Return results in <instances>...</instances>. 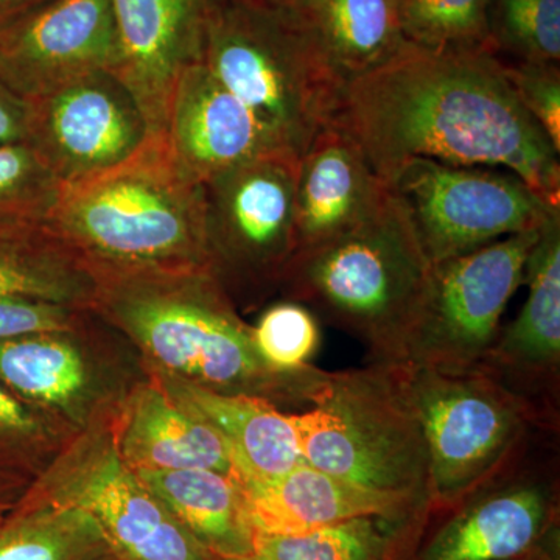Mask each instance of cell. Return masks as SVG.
I'll list each match as a JSON object with an SVG mask.
<instances>
[{
    "mask_svg": "<svg viewBox=\"0 0 560 560\" xmlns=\"http://www.w3.org/2000/svg\"><path fill=\"white\" fill-rule=\"evenodd\" d=\"M330 124L355 140L388 184L410 160L501 168L560 208L559 153L523 108L499 55L408 43L342 91Z\"/></svg>",
    "mask_w": 560,
    "mask_h": 560,
    "instance_id": "1",
    "label": "cell"
},
{
    "mask_svg": "<svg viewBox=\"0 0 560 560\" xmlns=\"http://www.w3.org/2000/svg\"><path fill=\"white\" fill-rule=\"evenodd\" d=\"M46 223L90 270H210L205 184L165 136H149L109 171L61 186Z\"/></svg>",
    "mask_w": 560,
    "mask_h": 560,
    "instance_id": "2",
    "label": "cell"
},
{
    "mask_svg": "<svg viewBox=\"0 0 560 560\" xmlns=\"http://www.w3.org/2000/svg\"><path fill=\"white\" fill-rule=\"evenodd\" d=\"M108 308L162 366L224 394L311 404L327 372L272 370L210 270H91Z\"/></svg>",
    "mask_w": 560,
    "mask_h": 560,
    "instance_id": "3",
    "label": "cell"
},
{
    "mask_svg": "<svg viewBox=\"0 0 560 560\" xmlns=\"http://www.w3.org/2000/svg\"><path fill=\"white\" fill-rule=\"evenodd\" d=\"M430 268L410 213L389 187L359 226L298 250L283 278L294 302L363 342L372 363L396 364Z\"/></svg>",
    "mask_w": 560,
    "mask_h": 560,
    "instance_id": "4",
    "label": "cell"
},
{
    "mask_svg": "<svg viewBox=\"0 0 560 560\" xmlns=\"http://www.w3.org/2000/svg\"><path fill=\"white\" fill-rule=\"evenodd\" d=\"M200 61L298 158L334 119L345 91L302 18L242 0H210Z\"/></svg>",
    "mask_w": 560,
    "mask_h": 560,
    "instance_id": "5",
    "label": "cell"
},
{
    "mask_svg": "<svg viewBox=\"0 0 560 560\" xmlns=\"http://www.w3.org/2000/svg\"><path fill=\"white\" fill-rule=\"evenodd\" d=\"M290 419L308 466L430 510L429 453L404 364L327 372Z\"/></svg>",
    "mask_w": 560,
    "mask_h": 560,
    "instance_id": "6",
    "label": "cell"
},
{
    "mask_svg": "<svg viewBox=\"0 0 560 560\" xmlns=\"http://www.w3.org/2000/svg\"><path fill=\"white\" fill-rule=\"evenodd\" d=\"M404 366L429 453L430 511L455 508L503 469L540 415L481 368Z\"/></svg>",
    "mask_w": 560,
    "mask_h": 560,
    "instance_id": "7",
    "label": "cell"
},
{
    "mask_svg": "<svg viewBox=\"0 0 560 560\" xmlns=\"http://www.w3.org/2000/svg\"><path fill=\"white\" fill-rule=\"evenodd\" d=\"M539 232L510 235L431 264L399 363L438 371L480 366L500 335L501 315L525 282Z\"/></svg>",
    "mask_w": 560,
    "mask_h": 560,
    "instance_id": "8",
    "label": "cell"
},
{
    "mask_svg": "<svg viewBox=\"0 0 560 560\" xmlns=\"http://www.w3.org/2000/svg\"><path fill=\"white\" fill-rule=\"evenodd\" d=\"M388 186L404 202L430 264L537 231L560 212L515 173L410 160Z\"/></svg>",
    "mask_w": 560,
    "mask_h": 560,
    "instance_id": "9",
    "label": "cell"
},
{
    "mask_svg": "<svg viewBox=\"0 0 560 560\" xmlns=\"http://www.w3.org/2000/svg\"><path fill=\"white\" fill-rule=\"evenodd\" d=\"M300 158L265 154L205 184L210 270L285 276L298 250Z\"/></svg>",
    "mask_w": 560,
    "mask_h": 560,
    "instance_id": "10",
    "label": "cell"
},
{
    "mask_svg": "<svg viewBox=\"0 0 560 560\" xmlns=\"http://www.w3.org/2000/svg\"><path fill=\"white\" fill-rule=\"evenodd\" d=\"M28 103L25 143L61 186L130 160L150 136L135 95L110 70L81 77Z\"/></svg>",
    "mask_w": 560,
    "mask_h": 560,
    "instance_id": "11",
    "label": "cell"
},
{
    "mask_svg": "<svg viewBox=\"0 0 560 560\" xmlns=\"http://www.w3.org/2000/svg\"><path fill=\"white\" fill-rule=\"evenodd\" d=\"M119 62L110 0H47L0 31V80L27 102Z\"/></svg>",
    "mask_w": 560,
    "mask_h": 560,
    "instance_id": "12",
    "label": "cell"
},
{
    "mask_svg": "<svg viewBox=\"0 0 560 560\" xmlns=\"http://www.w3.org/2000/svg\"><path fill=\"white\" fill-rule=\"evenodd\" d=\"M50 499L90 514L121 560H220L184 528L117 447L81 463Z\"/></svg>",
    "mask_w": 560,
    "mask_h": 560,
    "instance_id": "13",
    "label": "cell"
},
{
    "mask_svg": "<svg viewBox=\"0 0 560 560\" xmlns=\"http://www.w3.org/2000/svg\"><path fill=\"white\" fill-rule=\"evenodd\" d=\"M120 39L116 75L142 109L150 136H165L183 70L201 60L210 0H110Z\"/></svg>",
    "mask_w": 560,
    "mask_h": 560,
    "instance_id": "14",
    "label": "cell"
},
{
    "mask_svg": "<svg viewBox=\"0 0 560 560\" xmlns=\"http://www.w3.org/2000/svg\"><path fill=\"white\" fill-rule=\"evenodd\" d=\"M165 138L179 164L201 184L265 154L285 151L201 61L180 73Z\"/></svg>",
    "mask_w": 560,
    "mask_h": 560,
    "instance_id": "15",
    "label": "cell"
},
{
    "mask_svg": "<svg viewBox=\"0 0 560 560\" xmlns=\"http://www.w3.org/2000/svg\"><path fill=\"white\" fill-rule=\"evenodd\" d=\"M235 480L254 533L265 536H298L364 515L412 518L430 514L429 508L408 497L360 488L307 463L270 480Z\"/></svg>",
    "mask_w": 560,
    "mask_h": 560,
    "instance_id": "16",
    "label": "cell"
},
{
    "mask_svg": "<svg viewBox=\"0 0 560 560\" xmlns=\"http://www.w3.org/2000/svg\"><path fill=\"white\" fill-rule=\"evenodd\" d=\"M525 280L529 294L521 315L499 335L478 368L529 401L528 393H552L559 382L560 212L540 228Z\"/></svg>",
    "mask_w": 560,
    "mask_h": 560,
    "instance_id": "17",
    "label": "cell"
},
{
    "mask_svg": "<svg viewBox=\"0 0 560 560\" xmlns=\"http://www.w3.org/2000/svg\"><path fill=\"white\" fill-rule=\"evenodd\" d=\"M355 140L329 124L300 158L296 179L298 250L359 226L388 197ZM296 250V253H298Z\"/></svg>",
    "mask_w": 560,
    "mask_h": 560,
    "instance_id": "18",
    "label": "cell"
},
{
    "mask_svg": "<svg viewBox=\"0 0 560 560\" xmlns=\"http://www.w3.org/2000/svg\"><path fill=\"white\" fill-rule=\"evenodd\" d=\"M167 393L219 431L230 451L232 477L270 480L304 463L290 415L272 401L219 393L183 377L167 383Z\"/></svg>",
    "mask_w": 560,
    "mask_h": 560,
    "instance_id": "19",
    "label": "cell"
},
{
    "mask_svg": "<svg viewBox=\"0 0 560 560\" xmlns=\"http://www.w3.org/2000/svg\"><path fill=\"white\" fill-rule=\"evenodd\" d=\"M552 523L550 492L540 485H515L453 515L418 560H515L539 548Z\"/></svg>",
    "mask_w": 560,
    "mask_h": 560,
    "instance_id": "20",
    "label": "cell"
},
{
    "mask_svg": "<svg viewBox=\"0 0 560 560\" xmlns=\"http://www.w3.org/2000/svg\"><path fill=\"white\" fill-rule=\"evenodd\" d=\"M117 452L132 470L232 475L230 451L219 431L158 388L140 389L132 397Z\"/></svg>",
    "mask_w": 560,
    "mask_h": 560,
    "instance_id": "21",
    "label": "cell"
},
{
    "mask_svg": "<svg viewBox=\"0 0 560 560\" xmlns=\"http://www.w3.org/2000/svg\"><path fill=\"white\" fill-rule=\"evenodd\" d=\"M184 528L220 560L254 556L253 526L241 486L215 470H135Z\"/></svg>",
    "mask_w": 560,
    "mask_h": 560,
    "instance_id": "22",
    "label": "cell"
},
{
    "mask_svg": "<svg viewBox=\"0 0 560 560\" xmlns=\"http://www.w3.org/2000/svg\"><path fill=\"white\" fill-rule=\"evenodd\" d=\"M302 20L345 86L393 60L408 44L397 0H308Z\"/></svg>",
    "mask_w": 560,
    "mask_h": 560,
    "instance_id": "23",
    "label": "cell"
},
{
    "mask_svg": "<svg viewBox=\"0 0 560 560\" xmlns=\"http://www.w3.org/2000/svg\"><path fill=\"white\" fill-rule=\"evenodd\" d=\"M94 290L90 268L46 221H0V296L69 307L94 301Z\"/></svg>",
    "mask_w": 560,
    "mask_h": 560,
    "instance_id": "24",
    "label": "cell"
},
{
    "mask_svg": "<svg viewBox=\"0 0 560 560\" xmlns=\"http://www.w3.org/2000/svg\"><path fill=\"white\" fill-rule=\"evenodd\" d=\"M0 560H121L90 514L46 497L0 518Z\"/></svg>",
    "mask_w": 560,
    "mask_h": 560,
    "instance_id": "25",
    "label": "cell"
},
{
    "mask_svg": "<svg viewBox=\"0 0 560 560\" xmlns=\"http://www.w3.org/2000/svg\"><path fill=\"white\" fill-rule=\"evenodd\" d=\"M423 517L364 515L298 536H254L267 560H404Z\"/></svg>",
    "mask_w": 560,
    "mask_h": 560,
    "instance_id": "26",
    "label": "cell"
},
{
    "mask_svg": "<svg viewBox=\"0 0 560 560\" xmlns=\"http://www.w3.org/2000/svg\"><path fill=\"white\" fill-rule=\"evenodd\" d=\"M60 334H32L0 341V382L25 399L68 405L86 382L83 360Z\"/></svg>",
    "mask_w": 560,
    "mask_h": 560,
    "instance_id": "27",
    "label": "cell"
},
{
    "mask_svg": "<svg viewBox=\"0 0 560 560\" xmlns=\"http://www.w3.org/2000/svg\"><path fill=\"white\" fill-rule=\"evenodd\" d=\"M397 3L401 32L412 46L493 51L489 0H397Z\"/></svg>",
    "mask_w": 560,
    "mask_h": 560,
    "instance_id": "28",
    "label": "cell"
},
{
    "mask_svg": "<svg viewBox=\"0 0 560 560\" xmlns=\"http://www.w3.org/2000/svg\"><path fill=\"white\" fill-rule=\"evenodd\" d=\"M490 44L517 62L559 65L560 0H489Z\"/></svg>",
    "mask_w": 560,
    "mask_h": 560,
    "instance_id": "29",
    "label": "cell"
},
{
    "mask_svg": "<svg viewBox=\"0 0 560 560\" xmlns=\"http://www.w3.org/2000/svg\"><path fill=\"white\" fill-rule=\"evenodd\" d=\"M60 190L28 143L0 145V221H46Z\"/></svg>",
    "mask_w": 560,
    "mask_h": 560,
    "instance_id": "30",
    "label": "cell"
},
{
    "mask_svg": "<svg viewBox=\"0 0 560 560\" xmlns=\"http://www.w3.org/2000/svg\"><path fill=\"white\" fill-rule=\"evenodd\" d=\"M261 359L272 370L301 371L319 346L316 316L300 302L272 305L253 329Z\"/></svg>",
    "mask_w": 560,
    "mask_h": 560,
    "instance_id": "31",
    "label": "cell"
},
{
    "mask_svg": "<svg viewBox=\"0 0 560 560\" xmlns=\"http://www.w3.org/2000/svg\"><path fill=\"white\" fill-rule=\"evenodd\" d=\"M518 101L544 130L560 153V70L559 65L504 62Z\"/></svg>",
    "mask_w": 560,
    "mask_h": 560,
    "instance_id": "32",
    "label": "cell"
},
{
    "mask_svg": "<svg viewBox=\"0 0 560 560\" xmlns=\"http://www.w3.org/2000/svg\"><path fill=\"white\" fill-rule=\"evenodd\" d=\"M68 329V305L0 296V341L32 334H65Z\"/></svg>",
    "mask_w": 560,
    "mask_h": 560,
    "instance_id": "33",
    "label": "cell"
},
{
    "mask_svg": "<svg viewBox=\"0 0 560 560\" xmlns=\"http://www.w3.org/2000/svg\"><path fill=\"white\" fill-rule=\"evenodd\" d=\"M31 103L0 80V145L27 140Z\"/></svg>",
    "mask_w": 560,
    "mask_h": 560,
    "instance_id": "34",
    "label": "cell"
},
{
    "mask_svg": "<svg viewBox=\"0 0 560 560\" xmlns=\"http://www.w3.org/2000/svg\"><path fill=\"white\" fill-rule=\"evenodd\" d=\"M35 429V419L25 405L0 382V438L13 440L25 436Z\"/></svg>",
    "mask_w": 560,
    "mask_h": 560,
    "instance_id": "35",
    "label": "cell"
},
{
    "mask_svg": "<svg viewBox=\"0 0 560 560\" xmlns=\"http://www.w3.org/2000/svg\"><path fill=\"white\" fill-rule=\"evenodd\" d=\"M47 0H0V31Z\"/></svg>",
    "mask_w": 560,
    "mask_h": 560,
    "instance_id": "36",
    "label": "cell"
},
{
    "mask_svg": "<svg viewBox=\"0 0 560 560\" xmlns=\"http://www.w3.org/2000/svg\"><path fill=\"white\" fill-rule=\"evenodd\" d=\"M249 5L259 9L275 11V13L287 14V16L302 18L307 9L308 0H242Z\"/></svg>",
    "mask_w": 560,
    "mask_h": 560,
    "instance_id": "37",
    "label": "cell"
},
{
    "mask_svg": "<svg viewBox=\"0 0 560 560\" xmlns=\"http://www.w3.org/2000/svg\"><path fill=\"white\" fill-rule=\"evenodd\" d=\"M515 560H552L551 556L548 555L547 551L544 550V547L536 548V550L530 551L529 555L523 556V558H518Z\"/></svg>",
    "mask_w": 560,
    "mask_h": 560,
    "instance_id": "38",
    "label": "cell"
},
{
    "mask_svg": "<svg viewBox=\"0 0 560 560\" xmlns=\"http://www.w3.org/2000/svg\"><path fill=\"white\" fill-rule=\"evenodd\" d=\"M230 560H267V559H264V558H259V556H250V558H245V559H230Z\"/></svg>",
    "mask_w": 560,
    "mask_h": 560,
    "instance_id": "39",
    "label": "cell"
}]
</instances>
